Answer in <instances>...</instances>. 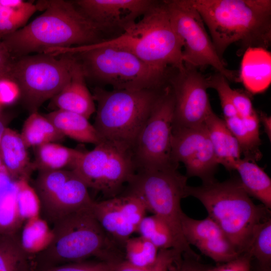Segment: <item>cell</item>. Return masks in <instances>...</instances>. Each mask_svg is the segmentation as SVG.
Instances as JSON below:
<instances>
[{"label":"cell","instance_id":"7","mask_svg":"<svg viewBox=\"0 0 271 271\" xmlns=\"http://www.w3.org/2000/svg\"><path fill=\"white\" fill-rule=\"evenodd\" d=\"M164 87L136 90L95 87L92 94L97 102L93 126L103 139L123 143L133 149Z\"/></svg>","mask_w":271,"mask_h":271},{"label":"cell","instance_id":"13","mask_svg":"<svg viewBox=\"0 0 271 271\" xmlns=\"http://www.w3.org/2000/svg\"><path fill=\"white\" fill-rule=\"evenodd\" d=\"M40 202V216L49 224L91 206L88 187L72 170L39 171L33 187Z\"/></svg>","mask_w":271,"mask_h":271},{"label":"cell","instance_id":"36","mask_svg":"<svg viewBox=\"0 0 271 271\" xmlns=\"http://www.w3.org/2000/svg\"><path fill=\"white\" fill-rule=\"evenodd\" d=\"M17 187V203L21 215L26 221L40 216V202L37 193L29 183L22 179L15 181Z\"/></svg>","mask_w":271,"mask_h":271},{"label":"cell","instance_id":"15","mask_svg":"<svg viewBox=\"0 0 271 271\" xmlns=\"http://www.w3.org/2000/svg\"><path fill=\"white\" fill-rule=\"evenodd\" d=\"M171 160L184 164L188 178L197 177L203 183L214 179L219 164L204 123L173 129Z\"/></svg>","mask_w":271,"mask_h":271},{"label":"cell","instance_id":"18","mask_svg":"<svg viewBox=\"0 0 271 271\" xmlns=\"http://www.w3.org/2000/svg\"><path fill=\"white\" fill-rule=\"evenodd\" d=\"M181 223L183 235L190 244L216 264L231 261L241 254L218 225L208 216L201 220L183 213Z\"/></svg>","mask_w":271,"mask_h":271},{"label":"cell","instance_id":"6","mask_svg":"<svg viewBox=\"0 0 271 271\" xmlns=\"http://www.w3.org/2000/svg\"><path fill=\"white\" fill-rule=\"evenodd\" d=\"M59 54H72L81 63L86 78L115 90L158 89L166 86L175 69L149 65L129 52L112 47L59 48Z\"/></svg>","mask_w":271,"mask_h":271},{"label":"cell","instance_id":"34","mask_svg":"<svg viewBox=\"0 0 271 271\" xmlns=\"http://www.w3.org/2000/svg\"><path fill=\"white\" fill-rule=\"evenodd\" d=\"M182 260V255L176 249H161L155 262L149 266L135 267L123 260L115 264L113 271H178Z\"/></svg>","mask_w":271,"mask_h":271},{"label":"cell","instance_id":"40","mask_svg":"<svg viewBox=\"0 0 271 271\" xmlns=\"http://www.w3.org/2000/svg\"><path fill=\"white\" fill-rule=\"evenodd\" d=\"M252 259L250 254L245 252L231 261L212 266L209 271H251Z\"/></svg>","mask_w":271,"mask_h":271},{"label":"cell","instance_id":"2","mask_svg":"<svg viewBox=\"0 0 271 271\" xmlns=\"http://www.w3.org/2000/svg\"><path fill=\"white\" fill-rule=\"evenodd\" d=\"M207 26L216 52L231 44L241 53L249 48L266 49L271 42L270 0H188Z\"/></svg>","mask_w":271,"mask_h":271},{"label":"cell","instance_id":"14","mask_svg":"<svg viewBox=\"0 0 271 271\" xmlns=\"http://www.w3.org/2000/svg\"><path fill=\"white\" fill-rule=\"evenodd\" d=\"M174 97L173 129L199 125L213 111L206 78L197 68L184 63L182 70H175L169 79Z\"/></svg>","mask_w":271,"mask_h":271},{"label":"cell","instance_id":"42","mask_svg":"<svg viewBox=\"0 0 271 271\" xmlns=\"http://www.w3.org/2000/svg\"><path fill=\"white\" fill-rule=\"evenodd\" d=\"M212 265L203 263L199 255L195 253H185L178 271H209Z\"/></svg>","mask_w":271,"mask_h":271},{"label":"cell","instance_id":"46","mask_svg":"<svg viewBox=\"0 0 271 271\" xmlns=\"http://www.w3.org/2000/svg\"><path fill=\"white\" fill-rule=\"evenodd\" d=\"M5 128L4 127V125L2 122V121L0 120V144L2 141V139L3 138L4 133L5 132Z\"/></svg>","mask_w":271,"mask_h":271},{"label":"cell","instance_id":"9","mask_svg":"<svg viewBox=\"0 0 271 271\" xmlns=\"http://www.w3.org/2000/svg\"><path fill=\"white\" fill-rule=\"evenodd\" d=\"M76 60L72 54H35L15 60L11 78L18 85L22 101L30 113L38 111L69 83Z\"/></svg>","mask_w":271,"mask_h":271},{"label":"cell","instance_id":"17","mask_svg":"<svg viewBox=\"0 0 271 271\" xmlns=\"http://www.w3.org/2000/svg\"><path fill=\"white\" fill-rule=\"evenodd\" d=\"M72 1L103 35L107 33H118L119 35L143 16L155 2L151 0Z\"/></svg>","mask_w":271,"mask_h":271},{"label":"cell","instance_id":"28","mask_svg":"<svg viewBox=\"0 0 271 271\" xmlns=\"http://www.w3.org/2000/svg\"><path fill=\"white\" fill-rule=\"evenodd\" d=\"M20 232L0 234V271H34L33 260L21 244Z\"/></svg>","mask_w":271,"mask_h":271},{"label":"cell","instance_id":"48","mask_svg":"<svg viewBox=\"0 0 271 271\" xmlns=\"http://www.w3.org/2000/svg\"><path fill=\"white\" fill-rule=\"evenodd\" d=\"M4 78H7L5 77L4 76H3L1 74H0V80L2 79H4Z\"/></svg>","mask_w":271,"mask_h":271},{"label":"cell","instance_id":"29","mask_svg":"<svg viewBox=\"0 0 271 271\" xmlns=\"http://www.w3.org/2000/svg\"><path fill=\"white\" fill-rule=\"evenodd\" d=\"M20 135L27 148L55 143L65 137L45 116L38 111L31 113L27 117Z\"/></svg>","mask_w":271,"mask_h":271},{"label":"cell","instance_id":"23","mask_svg":"<svg viewBox=\"0 0 271 271\" xmlns=\"http://www.w3.org/2000/svg\"><path fill=\"white\" fill-rule=\"evenodd\" d=\"M45 116L62 134L75 141L96 145L103 140L88 119L81 114L56 109Z\"/></svg>","mask_w":271,"mask_h":271},{"label":"cell","instance_id":"47","mask_svg":"<svg viewBox=\"0 0 271 271\" xmlns=\"http://www.w3.org/2000/svg\"><path fill=\"white\" fill-rule=\"evenodd\" d=\"M5 172L7 173L6 170V169H5L3 164L2 160H1V157H0V172Z\"/></svg>","mask_w":271,"mask_h":271},{"label":"cell","instance_id":"11","mask_svg":"<svg viewBox=\"0 0 271 271\" xmlns=\"http://www.w3.org/2000/svg\"><path fill=\"white\" fill-rule=\"evenodd\" d=\"M172 26L183 42L184 62L196 68L211 66L227 80L239 81L217 54L198 12L188 0L165 1Z\"/></svg>","mask_w":271,"mask_h":271},{"label":"cell","instance_id":"38","mask_svg":"<svg viewBox=\"0 0 271 271\" xmlns=\"http://www.w3.org/2000/svg\"><path fill=\"white\" fill-rule=\"evenodd\" d=\"M117 263L100 260L82 261L57 265L41 271H113Z\"/></svg>","mask_w":271,"mask_h":271},{"label":"cell","instance_id":"39","mask_svg":"<svg viewBox=\"0 0 271 271\" xmlns=\"http://www.w3.org/2000/svg\"><path fill=\"white\" fill-rule=\"evenodd\" d=\"M228 91L232 103L239 116L245 117L255 112L250 98L245 94L233 89L230 86L228 87Z\"/></svg>","mask_w":271,"mask_h":271},{"label":"cell","instance_id":"3","mask_svg":"<svg viewBox=\"0 0 271 271\" xmlns=\"http://www.w3.org/2000/svg\"><path fill=\"white\" fill-rule=\"evenodd\" d=\"M92 205L72 212L53 224L50 244L33 259L34 271L84 261L92 256L113 262L124 260V247L102 228Z\"/></svg>","mask_w":271,"mask_h":271},{"label":"cell","instance_id":"43","mask_svg":"<svg viewBox=\"0 0 271 271\" xmlns=\"http://www.w3.org/2000/svg\"><path fill=\"white\" fill-rule=\"evenodd\" d=\"M15 61L0 38V74L10 79L12 67Z\"/></svg>","mask_w":271,"mask_h":271},{"label":"cell","instance_id":"37","mask_svg":"<svg viewBox=\"0 0 271 271\" xmlns=\"http://www.w3.org/2000/svg\"><path fill=\"white\" fill-rule=\"evenodd\" d=\"M209 88L217 91L225 118L238 115L230 100L228 89L230 86L227 79L219 72L207 78Z\"/></svg>","mask_w":271,"mask_h":271},{"label":"cell","instance_id":"26","mask_svg":"<svg viewBox=\"0 0 271 271\" xmlns=\"http://www.w3.org/2000/svg\"><path fill=\"white\" fill-rule=\"evenodd\" d=\"M36 148L33 166L39 171L72 170L84 152L56 143H46Z\"/></svg>","mask_w":271,"mask_h":271},{"label":"cell","instance_id":"21","mask_svg":"<svg viewBox=\"0 0 271 271\" xmlns=\"http://www.w3.org/2000/svg\"><path fill=\"white\" fill-rule=\"evenodd\" d=\"M270 53L262 48H249L241 62L240 81L250 92L264 91L270 83Z\"/></svg>","mask_w":271,"mask_h":271},{"label":"cell","instance_id":"35","mask_svg":"<svg viewBox=\"0 0 271 271\" xmlns=\"http://www.w3.org/2000/svg\"><path fill=\"white\" fill-rule=\"evenodd\" d=\"M246 252L260 266L271 267V218L260 226Z\"/></svg>","mask_w":271,"mask_h":271},{"label":"cell","instance_id":"5","mask_svg":"<svg viewBox=\"0 0 271 271\" xmlns=\"http://www.w3.org/2000/svg\"><path fill=\"white\" fill-rule=\"evenodd\" d=\"M112 47L127 51L162 70L184 67L183 42L171 22L165 1H155L139 20L119 36L86 48Z\"/></svg>","mask_w":271,"mask_h":271},{"label":"cell","instance_id":"41","mask_svg":"<svg viewBox=\"0 0 271 271\" xmlns=\"http://www.w3.org/2000/svg\"><path fill=\"white\" fill-rule=\"evenodd\" d=\"M20 90L13 80L4 78L0 80V103L11 104L20 97Z\"/></svg>","mask_w":271,"mask_h":271},{"label":"cell","instance_id":"10","mask_svg":"<svg viewBox=\"0 0 271 271\" xmlns=\"http://www.w3.org/2000/svg\"><path fill=\"white\" fill-rule=\"evenodd\" d=\"M137 170L131 147L103 139L93 150L84 152L72 171L88 188L108 199L119 195Z\"/></svg>","mask_w":271,"mask_h":271},{"label":"cell","instance_id":"45","mask_svg":"<svg viewBox=\"0 0 271 271\" xmlns=\"http://www.w3.org/2000/svg\"><path fill=\"white\" fill-rule=\"evenodd\" d=\"M255 264L253 266L251 264V271H271V267H262L258 265L256 262Z\"/></svg>","mask_w":271,"mask_h":271},{"label":"cell","instance_id":"30","mask_svg":"<svg viewBox=\"0 0 271 271\" xmlns=\"http://www.w3.org/2000/svg\"><path fill=\"white\" fill-rule=\"evenodd\" d=\"M52 237V228L40 216L27 220L20 232L21 244L32 260L48 246Z\"/></svg>","mask_w":271,"mask_h":271},{"label":"cell","instance_id":"19","mask_svg":"<svg viewBox=\"0 0 271 271\" xmlns=\"http://www.w3.org/2000/svg\"><path fill=\"white\" fill-rule=\"evenodd\" d=\"M75 58L69 83L52 98L51 103L57 109L76 113L89 119L96 111L94 100L87 87L82 65Z\"/></svg>","mask_w":271,"mask_h":271},{"label":"cell","instance_id":"25","mask_svg":"<svg viewBox=\"0 0 271 271\" xmlns=\"http://www.w3.org/2000/svg\"><path fill=\"white\" fill-rule=\"evenodd\" d=\"M233 170L239 175L240 183L250 196L271 208V179L255 163L244 158L237 161Z\"/></svg>","mask_w":271,"mask_h":271},{"label":"cell","instance_id":"32","mask_svg":"<svg viewBox=\"0 0 271 271\" xmlns=\"http://www.w3.org/2000/svg\"><path fill=\"white\" fill-rule=\"evenodd\" d=\"M137 232L159 249L174 248L178 251L171 229L165 221L156 215L146 216L140 222Z\"/></svg>","mask_w":271,"mask_h":271},{"label":"cell","instance_id":"44","mask_svg":"<svg viewBox=\"0 0 271 271\" xmlns=\"http://www.w3.org/2000/svg\"><path fill=\"white\" fill-rule=\"evenodd\" d=\"M259 121L262 123L264 130L267 134L269 141L271 140V118L270 116L267 115L266 114L262 112L259 113L258 116Z\"/></svg>","mask_w":271,"mask_h":271},{"label":"cell","instance_id":"27","mask_svg":"<svg viewBox=\"0 0 271 271\" xmlns=\"http://www.w3.org/2000/svg\"><path fill=\"white\" fill-rule=\"evenodd\" d=\"M37 11V2L0 0V38L2 39L26 26Z\"/></svg>","mask_w":271,"mask_h":271},{"label":"cell","instance_id":"1","mask_svg":"<svg viewBox=\"0 0 271 271\" xmlns=\"http://www.w3.org/2000/svg\"><path fill=\"white\" fill-rule=\"evenodd\" d=\"M44 12L2 41L13 59L55 48L97 44L105 40L99 30L72 1H39Z\"/></svg>","mask_w":271,"mask_h":271},{"label":"cell","instance_id":"12","mask_svg":"<svg viewBox=\"0 0 271 271\" xmlns=\"http://www.w3.org/2000/svg\"><path fill=\"white\" fill-rule=\"evenodd\" d=\"M174 112V97L168 83L134 143L133 152L137 170L178 166L171 160Z\"/></svg>","mask_w":271,"mask_h":271},{"label":"cell","instance_id":"33","mask_svg":"<svg viewBox=\"0 0 271 271\" xmlns=\"http://www.w3.org/2000/svg\"><path fill=\"white\" fill-rule=\"evenodd\" d=\"M159 250L152 243L141 236L130 237L124 245V260L135 267H146L155 262Z\"/></svg>","mask_w":271,"mask_h":271},{"label":"cell","instance_id":"16","mask_svg":"<svg viewBox=\"0 0 271 271\" xmlns=\"http://www.w3.org/2000/svg\"><path fill=\"white\" fill-rule=\"evenodd\" d=\"M92 210L104 231L123 247L131 234L137 232L147 211L139 197L128 192L101 201H94Z\"/></svg>","mask_w":271,"mask_h":271},{"label":"cell","instance_id":"20","mask_svg":"<svg viewBox=\"0 0 271 271\" xmlns=\"http://www.w3.org/2000/svg\"><path fill=\"white\" fill-rule=\"evenodd\" d=\"M204 124L218 163L228 171L233 170L242 153L239 144L227 127L224 120L213 111L207 116Z\"/></svg>","mask_w":271,"mask_h":271},{"label":"cell","instance_id":"4","mask_svg":"<svg viewBox=\"0 0 271 271\" xmlns=\"http://www.w3.org/2000/svg\"><path fill=\"white\" fill-rule=\"evenodd\" d=\"M188 196L202 204L208 216L241 254L247 251L261 224L271 218L269 209L255 204L239 179L215 180L196 187L187 185L186 197Z\"/></svg>","mask_w":271,"mask_h":271},{"label":"cell","instance_id":"31","mask_svg":"<svg viewBox=\"0 0 271 271\" xmlns=\"http://www.w3.org/2000/svg\"><path fill=\"white\" fill-rule=\"evenodd\" d=\"M15 181L0 188V234L19 232L25 222L19 211Z\"/></svg>","mask_w":271,"mask_h":271},{"label":"cell","instance_id":"22","mask_svg":"<svg viewBox=\"0 0 271 271\" xmlns=\"http://www.w3.org/2000/svg\"><path fill=\"white\" fill-rule=\"evenodd\" d=\"M27 149L20 134L5 129L0 144V157L9 177L16 181L28 180L34 169L33 164H30Z\"/></svg>","mask_w":271,"mask_h":271},{"label":"cell","instance_id":"8","mask_svg":"<svg viewBox=\"0 0 271 271\" xmlns=\"http://www.w3.org/2000/svg\"><path fill=\"white\" fill-rule=\"evenodd\" d=\"M178 166L138 170L127 184L125 192L139 197L147 211L167 223L174 234L179 253L182 255L195 253L186 241L181 227V218L183 211L181 202L186 197L188 177L178 171Z\"/></svg>","mask_w":271,"mask_h":271},{"label":"cell","instance_id":"24","mask_svg":"<svg viewBox=\"0 0 271 271\" xmlns=\"http://www.w3.org/2000/svg\"><path fill=\"white\" fill-rule=\"evenodd\" d=\"M224 121L237 140L245 159L254 162L261 158L259 150V120L256 111L251 115L242 117L239 115L225 118Z\"/></svg>","mask_w":271,"mask_h":271}]
</instances>
